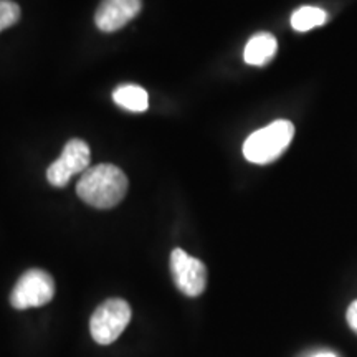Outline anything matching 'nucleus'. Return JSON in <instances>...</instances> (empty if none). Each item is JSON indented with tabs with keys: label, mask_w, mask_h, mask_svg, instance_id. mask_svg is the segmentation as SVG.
<instances>
[{
	"label": "nucleus",
	"mask_w": 357,
	"mask_h": 357,
	"mask_svg": "<svg viewBox=\"0 0 357 357\" xmlns=\"http://www.w3.org/2000/svg\"><path fill=\"white\" fill-rule=\"evenodd\" d=\"M346 319H347V324H349V328L352 329V333L357 334V300L352 301L349 307H347Z\"/></svg>",
	"instance_id": "f8f14e48"
},
{
	"label": "nucleus",
	"mask_w": 357,
	"mask_h": 357,
	"mask_svg": "<svg viewBox=\"0 0 357 357\" xmlns=\"http://www.w3.org/2000/svg\"><path fill=\"white\" fill-rule=\"evenodd\" d=\"M128 177L113 164H98L82 174L78 184V197L95 208H113L126 195Z\"/></svg>",
	"instance_id": "f257e3e1"
},
{
	"label": "nucleus",
	"mask_w": 357,
	"mask_h": 357,
	"mask_svg": "<svg viewBox=\"0 0 357 357\" xmlns=\"http://www.w3.org/2000/svg\"><path fill=\"white\" fill-rule=\"evenodd\" d=\"M55 296V281L47 271L33 270L25 271L13 287L10 293V305L15 310L40 307L50 303Z\"/></svg>",
	"instance_id": "20e7f679"
},
{
	"label": "nucleus",
	"mask_w": 357,
	"mask_h": 357,
	"mask_svg": "<svg viewBox=\"0 0 357 357\" xmlns=\"http://www.w3.org/2000/svg\"><path fill=\"white\" fill-rule=\"evenodd\" d=\"M312 357H337V356L333 354V352H318V354H314Z\"/></svg>",
	"instance_id": "ddd939ff"
},
{
	"label": "nucleus",
	"mask_w": 357,
	"mask_h": 357,
	"mask_svg": "<svg viewBox=\"0 0 357 357\" xmlns=\"http://www.w3.org/2000/svg\"><path fill=\"white\" fill-rule=\"evenodd\" d=\"M278 52V42L271 33H255L245 45L243 58L252 66H265L273 60Z\"/></svg>",
	"instance_id": "6e6552de"
},
{
	"label": "nucleus",
	"mask_w": 357,
	"mask_h": 357,
	"mask_svg": "<svg viewBox=\"0 0 357 357\" xmlns=\"http://www.w3.org/2000/svg\"><path fill=\"white\" fill-rule=\"evenodd\" d=\"M131 321V306L119 298L101 303L89 321V331L98 344L108 346L121 336Z\"/></svg>",
	"instance_id": "7ed1b4c3"
},
{
	"label": "nucleus",
	"mask_w": 357,
	"mask_h": 357,
	"mask_svg": "<svg viewBox=\"0 0 357 357\" xmlns=\"http://www.w3.org/2000/svg\"><path fill=\"white\" fill-rule=\"evenodd\" d=\"M91 153L82 139H70L61 151L60 158L47 169V178L53 187H65L75 174H83L89 167Z\"/></svg>",
	"instance_id": "423d86ee"
},
{
	"label": "nucleus",
	"mask_w": 357,
	"mask_h": 357,
	"mask_svg": "<svg viewBox=\"0 0 357 357\" xmlns=\"http://www.w3.org/2000/svg\"><path fill=\"white\" fill-rule=\"evenodd\" d=\"M142 8V0H102L95 15V24L101 32L111 33L123 29Z\"/></svg>",
	"instance_id": "0eeeda50"
},
{
	"label": "nucleus",
	"mask_w": 357,
	"mask_h": 357,
	"mask_svg": "<svg viewBox=\"0 0 357 357\" xmlns=\"http://www.w3.org/2000/svg\"><path fill=\"white\" fill-rule=\"evenodd\" d=\"M20 19V7L12 0H0V32L15 25Z\"/></svg>",
	"instance_id": "9b49d317"
},
{
	"label": "nucleus",
	"mask_w": 357,
	"mask_h": 357,
	"mask_svg": "<svg viewBox=\"0 0 357 357\" xmlns=\"http://www.w3.org/2000/svg\"><path fill=\"white\" fill-rule=\"evenodd\" d=\"M113 100L123 109L131 111V113H144L149 108V96L144 88L137 84H123L116 88L113 93Z\"/></svg>",
	"instance_id": "1a4fd4ad"
},
{
	"label": "nucleus",
	"mask_w": 357,
	"mask_h": 357,
	"mask_svg": "<svg viewBox=\"0 0 357 357\" xmlns=\"http://www.w3.org/2000/svg\"><path fill=\"white\" fill-rule=\"evenodd\" d=\"M171 273L177 289L185 296H200L207 288V266L182 248L172 250Z\"/></svg>",
	"instance_id": "39448f33"
},
{
	"label": "nucleus",
	"mask_w": 357,
	"mask_h": 357,
	"mask_svg": "<svg viewBox=\"0 0 357 357\" xmlns=\"http://www.w3.org/2000/svg\"><path fill=\"white\" fill-rule=\"evenodd\" d=\"M326 20H328V13L323 8L305 6L293 12L291 26L296 32H310L316 26L324 25Z\"/></svg>",
	"instance_id": "9d476101"
},
{
	"label": "nucleus",
	"mask_w": 357,
	"mask_h": 357,
	"mask_svg": "<svg viewBox=\"0 0 357 357\" xmlns=\"http://www.w3.org/2000/svg\"><path fill=\"white\" fill-rule=\"evenodd\" d=\"M293 136L294 126L291 121L287 119L273 121L247 137V141L243 142L245 159L260 166L273 162L288 149Z\"/></svg>",
	"instance_id": "f03ea898"
}]
</instances>
